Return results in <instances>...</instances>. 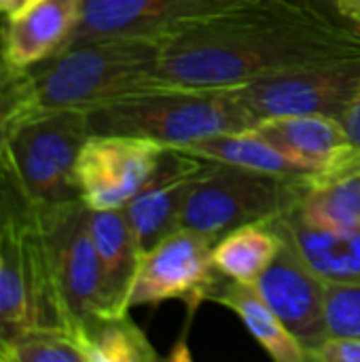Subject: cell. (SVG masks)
I'll list each match as a JSON object with an SVG mask.
<instances>
[{"label":"cell","instance_id":"cell-1","mask_svg":"<svg viewBox=\"0 0 360 362\" xmlns=\"http://www.w3.org/2000/svg\"><path fill=\"white\" fill-rule=\"evenodd\" d=\"M360 55V28L303 0H240L161 38L166 87L231 89L286 68Z\"/></svg>","mask_w":360,"mask_h":362},{"label":"cell","instance_id":"cell-2","mask_svg":"<svg viewBox=\"0 0 360 362\" xmlns=\"http://www.w3.org/2000/svg\"><path fill=\"white\" fill-rule=\"evenodd\" d=\"M166 87L159 38H108L74 45L28 70V112L91 110Z\"/></svg>","mask_w":360,"mask_h":362},{"label":"cell","instance_id":"cell-3","mask_svg":"<svg viewBox=\"0 0 360 362\" xmlns=\"http://www.w3.org/2000/svg\"><path fill=\"white\" fill-rule=\"evenodd\" d=\"M85 115L89 134L134 136L161 146H185L257 125L233 89L159 87L91 108Z\"/></svg>","mask_w":360,"mask_h":362},{"label":"cell","instance_id":"cell-4","mask_svg":"<svg viewBox=\"0 0 360 362\" xmlns=\"http://www.w3.org/2000/svg\"><path fill=\"white\" fill-rule=\"evenodd\" d=\"M36 325L70 331L51 274L40 206L0 176V344L8 333Z\"/></svg>","mask_w":360,"mask_h":362},{"label":"cell","instance_id":"cell-5","mask_svg":"<svg viewBox=\"0 0 360 362\" xmlns=\"http://www.w3.org/2000/svg\"><path fill=\"white\" fill-rule=\"evenodd\" d=\"M83 110H47L25 117L11 134L0 176L36 206L76 202V159L89 138Z\"/></svg>","mask_w":360,"mask_h":362},{"label":"cell","instance_id":"cell-6","mask_svg":"<svg viewBox=\"0 0 360 362\" xmlns=\"http://www.w3.org/2000/svg\"><path fill=\"white\" fill-rule=\"evenodd\" d=\"M299 189L301 182L295 180L206 159L187 193L180 229H191L216 244L242 225L280 216L295 204Z\"/></svg>","mask_w":360,"mask_h":362},{"label":"cell","instance_id":"cell-7","mask_svg":"<svg viewBox=\"0 0 360 362\" xmlns=\"http://www.w3.org/2000/svg\"><path fill=\"white\" fill-rule=\"evenodd\" d=\"M49 263L68 329H76L95 314H115L108 303L104 272L89 231V208L76 199L40 206Z\"/></svg>","mask_w":360,"mask_h":362},{"label":"cell","instance_id":"cell-8","mask_svg":"<svg viewBox=\"0 0 360 362\" xmlns=\"http://www.w3.org/2000/svg\"><path fill=\"white\" fill-rule=\"evenodd\" d=\"M360 83V55L316 62L231 87L255 121L286 115L342 119Z\"/></svg>","mask_w":360,"mask_h":362},{"label":"cell","instance_id":"cell-9","mask_svg":"<svg viewBox=\"0 0 360 362\" xmlns=\"http://www.w3.org/2000/svg\"><path fill=\"white\" fill-rule=\"evenodd\" d=\"M212 246L210 238L191 229H176L163 238L140 255L127 308L180 301L195 314L223 278L212 263Z\"/></svg>","mask_w":360,"mask_h":362},{"label":"cell","instance_id":"cell-10","mask_svg":"<svg viewBox=\"0 0 360 362\" xmlns=\"http://www.w3.org/2000/svg\"><path fill=\"white\" fill-rule=\"evenodd\" d=\"M166 146L117 134H91L76 159L79 197L89 210H121L153 174Z\"/></svg>","mask_w":360,"mask_h":362},{"label":"cell","instance_id":"cell-11","mask_svg":"<svg viewBox=\"0 0 360 362\" xmlns=\"http://www.w3.org/2000/svg\"><path fill=\"white\" fill-rule=\"evenodd\" d=\"M240 0H83L66 49L108 38H163ZM59 51V53H62Z\"/></svg>","mask_w":360,"mask_h":362},{"label":"cell","instance_id":"cell-12","mask_svg":"<svg viewBox=\"0 0 360 362\" xmlns=\"http://www.w3.org/2000/svg\"><path fill=\"white\" fill-rule=\"evenodd\" d=\"M255 288L282 318L308 354L329 339L325 316L327 282L303 261L284 233L276 259L255 282Z\"/></svg>","mask_w":360,"mask_h":362},{"label":"cell","instance_id":"cell-13","mask_svg":"<svg viewBox=\"0 0 360 362\" xmlns=\"http://www.w3.org/2000/svg\"><path fill=\"white\" fill-rule=\"evenodd\" d=\"M206 159L166 146L153 174L123 208L140 255L180 229L187 193L204 170Z\"/></svg>","mask_w":360,"mask_h":362},{"label":"cell","instance_id":"cell-14","mask_svg":"<svg viewBox=\"0 0 360 362\" xmlns=\"http://www.w3.org/2000/svg\"><path fill=\"white\" fill-rule=\"evenodd\" d=\"M250 129L291 159L312 168L318 176L310 185L360 172V153L350 142L342 121L335 117H272L259 121Z\"/></svg>","mask_w":360,"mask_h":362},{"label":"cell","instance_id":"cell-15","mask_svg":"<svg viewBox=\"0 0 360 362\" xmlns=\"http://www.w3.org/2000/svg\"><path fill=\"white\" fill-rule=\"evenodd\" d=\"M83 0H40L25 13L0 25V57L19 70H30L57 55L81 15Z\"/></svg>","mask_w":360,"mask_h":362},{"label":"cell","instance_id":"cell-16","mask_svg":"<svg viewBox=\"0 0 360 362\" xmlns=\"http://www.w3.org/2000/svg\"><path fill=\"white\" fill-rule=\"evenodd\" d=\"M274 223L325 282L360 284V229H320L291 212H282Z\"/></svg>","mask_w":360,"mask_h":362},{"label":"cell","instance_id":"cell-17","mask_svg":"<svg viewBox=\"0 0 360 362\" xmlns=\"http://www.w3.org/2000/svg\"><path fill=\"white\" fill-rule=\"evenodd\" d=\"M210 301L233 312L269 358L278 362L308 361L306 348L286 329L282 318L267 305L255 284H244L229 278L221 280Z\"/></svg>","mask_w":360,"mask_h":362},{"label":"cell","instance_id":"cell-18","mask_svg":"<svg viewBox=\"0 0 360 362\" xmlns=\"http://www.w3.org/2000/svg\"><path fill=\"white\" fill-rule=\"evenodd\" d=\"M176 148L191 153L195 157L208 159V161L231 163V165H240L246 170L265 172V174H274L286 180H295L301 185H310L318 176L312 168L291 159L289 155L272 146L267 140L257 136L252 129L216 134V136H208V138L189 142L185 146H176Z\"/></svg>","mask_w":360,"mask_h":362},{"label":"cell","instance_id":"cell-19","mask_svg":"<svg viewBox=\"0 0 360 362\" xmlns=\"http://www.w3.org/2000/svg\"><path fill=\"white\" fill-rule=\"evenodd\" d=\"M89 231L104 272L110 310L129 312L127 297L138 269L140 250L123 208L89 210Z\"/></svg>","mask_w":360,"mask_h":362},{"label":"cell","instance_id":"cell-20","mask_svg":"<svg viewBox=\"0 0 360 362\" xmlns=\"http://www.w3.org/2000/svg\"><path fill=\"white\" fill-rule=\"evenodd\" d=\"M282 246V233L272 221L248 223L225 233L212 246V263L223 278L255 284Z\"/></svg>","mask_w":360,"mask_h":362},{"label":"cell","instance_id":"cell-21","mask_svg":"<svg viewBox=\"0 0 360 362\" xmlns=\"http://www.w3.org/2000/svg\"><path fill=\"white\" fill-rule=\"evenodd\" d=\"M85 362H157L161 356L129 312L95 314L76 329Z\"/></svg>","mask_w":360,"mask_h":362},{"label":"cell","instance_id":"cell-22","mask_svg":"<svg viewBox=\"0 0 360 362\" xmlns=\"http://www.w3.org/2000/svg\"><path fill=\"white\" fill-rule=\"evenodd\" d=\"M286 212L312 227L356 231L360 229V172L301 185L295 204Z\"/></svg>","mask_w":360,"mask_h":362},{"label":"cell","instance_id":"cell-23","mask_svg":"<svg viewBox=\"0 0 360 362\" xmlns=\"http://www.w3.org/2000/svg\"><path fill=\"white\" fill-rule=\"evenodd\" d=\"M0 362H85L79 339L62 327H23L0 344Z\"/></svg>","mask_w":360,"mask_h":362},{"label":"cell","instance_id":"cell-24","mask_svg":"<svg viewBox=\"0 0 360 362\" xmlns=\"http://www.w3.org/2000/svg\"><path fill=\"white\" fill-rule=\"evenodd\" d=\"M28 112V70L13 68L0 57V165L13 129Z\"/></svg>","mask_w":360,"mask_h":362},{"label":"cell","instance_id":"cell-25","mask_svg":"<svg viewBox=\"0 0 360 362\" xmlns=\"http://www.w3.org/2000/svg\"><path fill=\"white\" fill-rule=\"evenodd\" d=\"M325 316L329 337L360 339V284L327 282Z\"/></svg>","mask_w":360,"mask_h":362},{"label":"cell","instance_id":"cell-26","mask_svg":"<svg viewBox=\"0 0 360 362\" xmlns=\"http://www.w3.org/2000/svg\"><path fill=\"white\" fill-rule=\"evenodd\" d=\"M308 361L316 362H360V339L354 337H329L308 354Z\"/></svg>","mask_w":360,"mask_h":362},{"label":"cell","instance_id":"cell-27","mask_svg":"<svg viewBox=\"0 0 360 362\" xmlns=\"http://www.w3.org/2000/svg\"><path fill=\"white\" fill-rule=\"evenodd\" d=\"M339 121H342L350 142L354 144V148L360 153V83L354 98H352V102L348 104V108H346V112L342 115Z\"/></svg>","mask_w":360,"mask_h":362},{"label":"cell","instance_id":"cell-28","mask_svg":"<svg viewBox=\"0 0 360 362\" xmlns=\"http://www.w3.org/2000/svg\"><path fill=\"white\" fill-rule=\"evenodd\" d=\"M40 0H0V19H13L32 8Z\"/></svg>","mask_w":360,"mask_h":362},{"label":"cell","instance_id":"cell-29","mask_svg":"<svg viewBox=\"0 0 360 362\" xmlns=\"http://www.w3.org/2000/svg\"><path fill=\"white\" fill-rule=\"evenodd\" d=\"M337 11L356 28H360V0H333Z\"/></svg>","mask_w":360,"mask_h":362}]
</instances>
